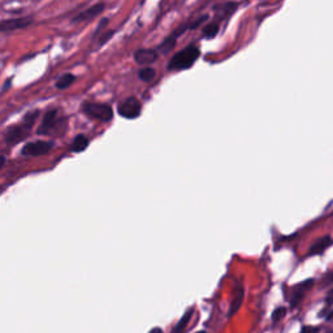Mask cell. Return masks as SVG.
Returning a JSON list of instances; mask_svg holds the SVG:
<instances>
[{"mask_svg":"<svg viewBox=\"0 0 333 333\" xmlns=\"http://www.w3.org/2000/svg\"><path fill=\"white\" fill-rule=\"evenodd\" d=\"M327 319H328V320H332L333 319V311H331V314H330V315H328V317H327Z\"/></svg>","mask_w":333,"mask_h":333,"instance_id":"26","label":"cell"},{"mask_svg":"<svg viewBox=\"0 0 333 333\" xmlns=\"http://www.w3.org/2000/svg\"><path fill=\"white\" fill-rule=\"evenodd\" d=\"M245 298V289L242 283L237 281L236 284V288H234V293H233V298H232L231 302V307H229V317L234 315V314L237 313L242 306V302H244Z\"/></svg>","mask_w":333,"mask_h":333,"instance_id":"10","label":"cell"},{"mask_svg":"<svg viewBox=\"0 0 333 333\" xmlns=\"http://www.w3.org/2000/svg\"><path fill=\"white\" fill-rule=\"evenodd\" d=\"M159 51L156 48H138L133 53L134 61L141 66H151L159 59Z\"/></svg>","mask_w":333,"mask_h":333,"instance_id":"7","label":"cell"},{"mask_svg":"<svg viewBox=\"0 0 333 333\" xmlns=\"http://www.w3.org/2000/svg\"><path fill=\"white\" fill-rule=\"evenodd\" d=\"M74 82H76V76L72 74V73H65V74H63V76L57 79L55 86H56L57 90H65L68 89V87H70Z\"/></svg>","mask_w":333,"mask_h":333,"instance_id":"16","label":"cell"},{"mask_svg":"<svg viewBox=\"0 0 333 333\" xmlns=\"http://www.w3.org/2000/svg\"><path fill=\"white\" fill-rule=\"evenodd\" d=\"M68 129V119L60 108L48 109L40 121L39 126L36 128V134L46 135V137H63Z\"/></svg>","mask_w":333,"mask_h":333,"instance_id":"1","label":"cell"},{"mask_svg":"<svg viewBox=\"0 0 333 333\" xmlns=\"http://www.w3.org/2000/svg\"><path fill=\"white\" fill-rule=\"evenodd\" d=\"M113 33H115V31H113V30H111V31H107V33H104V34H100L99 39H98V44H99V46H103V44H104L107 40L112 38Z\"/></svg>","mask_w":333,"mask_h":333,"instance_id":"20","label":"cell"},{"mask_svg":"<svg viewBox=\"0 0 333 333\" xmlns=\"http://www.w3.org/2000/svg\"><path fill=\"white\" fill-rule=\"evenodd\" d=\"M285 314H287V309H285V307H279V309H276V310L272 313V322L276 323V322L281 320L285 317Z\"/></svg>","mask_w":333,"mask_h":333,"instance_id":"19","label":"cell"},{"mask_svg":"<svg viewBox=\"0 0 333 333\" xmlns=\"http://www.w3.org/2000/svg\"><path fill=\"white\" fill-rule=\"evenodd\" d=\"M318 332H319V331H318L317 327H311V326L304 327L302 331H301V333H318Z\"/></svg>","mask_w":333,"mask_h":333,"instance_id":"21","label":"cell"},{"mask_svg":"<svg viewBox=\"0 0 333 333\" xmlns=\"http://www.w3.org/2000/svg\"><path fill=\"white\" fill-rule=\"evenodd\" d=\"M149 333H163V330L162 328H159V327H156V328H152Z\"/></svg>","mask_w":333,"mask_h":333,"instance_id":"24","label":"cell"},{"mask_svg":"<svg viewBox=\"0 0 333 333\" xmlns=\"http://www.w3.org/2000/svg\"><path fill=\"white\" fill-rule=\"evenodd\" d=\"M192 317H193V309H189V310L185 313L184 317L178 320V323L176 324L175 328L172 330L171 333H184L185 330H186V327H188L189 322L192 319Z\"/></svg>","mask_w":333,"mask_h":333,"instance_id":"15","label":"cell"},{"mask_svg":"<svg viewBox=\"0 0 333 333\" xmlns=\"http://www.w3.org/2000/svg\"><path fill=\"white\" fill-rule=\"evenodd\" d=\"M314 284V280H306L304 281L302 284H300V285H297L296 287V289L293 291V293H292V297H291V306L292 307H297L298 304H300L301 301H302V298L305 297V294H306V292L310 289L311 287H313Z\"/></svg>","mask_w":333,"mask_h":333,"instance_id":"11","label":"cell"},{"mask_svg":"<svg viewBox=\"0 0 333 333\" xmlns=\"http://www.w3.org/2000/svg\"><path fill=\"white\" fill-rule=\"evenodd\" d=\"M55 147V142L53 141H34L27 142L26 145L21 149V155L23 156H42L46 155L51 150Z\"/></svg>","mask_w":333,"mask_h":333,"instance_id":"6","label":"cell"},{"mask_svg":"<svg viewBox=\"0 0 333 333\" xmlns=\"http://www.w3.org/2000/svg\"><path fill=\"white\" fill-rule=\"evenodd\" d=\"M333 240L331 238V236H326V237H322L319 238L315 244L311 246L310 249V255H320L323 254L324 251L327 250V249L330 248L331 245H332Z\"/></svg>","mask_w":333,"mask_h":333,"instance_id":"12","label":"cell"},{"mask_svg":"<svg viewBox=\"0 0 333 333\" xmlns=\"http://www.w3.org/2000/svg\"><path fill=\"white\" fill-rule=\"evenodd\" d=\"M201 56V50L198 46L195 44H190V46L185 47L184 50L178 51L171 57L168 61L167 69L171 72H182V70L190 69L197 60Z\"/></svg>","mask_w":333,"mask_h":333,"instance_id":"3","label":"cell"},{"mask_svg":"<svg viewBox=\"0 0 333 333\" xmlns=\"http://www.w3.org/2000/svg\"><path fill=\"white\" fill-rule=\"evenodd\" d=\"M328 333H333V332H328Z\"/></svg>","mask_w":333,"mask_h":333,"instance_id":"28","label":"cell"},{"mask_svg":"<svg viewBox=\"0 0 333 333\" xmlns=\"http://www.w3.org/2000/svg\"><path fill=\"white\" fill-rule=\"evenodd\" d=\"M237 9V3H227V4H221L219 7H216V12H218V18L219 21L228 18L233 13L234 10Z\"/></svg>","mask_w":333,"mask_h":333,"instance_id":"14","label":"cell"},{"mask_svg":"<svg viewBox=\"0 0 333 333\" xmlns=\"http://www.w3.org/2000/svg\"><path fill=\"white\" fill-rule=\"evenodd\" d=\"M326 302L327 305H333V289H331V291L328 292V294H327Z\"/></svg>","mask_w":333,"mask_h":333,"instance_id":"22","label":"cell"},{"mask_svg":"<svg viewBox=\"0 0 333 333\" xmlns=\"http://www.w3.org/2000/svg\"><path fill=\"white\" fill-rule=\"evenodd\" d=\"M197 333H207V332H205V331H199V332H197Z\"/></svg>","mask_w":333,"mask_h":333,"instance_id":"27","label":"cell"},{"mask_svg":"<svg viewBox=\"0 0 333 333\" xmlns=\"http://www.w3.org/2000/svg\"><path fill=\"white\" fill-rule=\"evenodd\" d=\"M331 283H333V274L331 275V276L328 277V280H327V284H331Z\"/></svg>","mask_w":333,"mask_h":333,"instance_id":"25","label":"cell"},{"mask_svg":"<svg viewBox=\"0 0 333 333\" xmlns=\"http://www.w3.org/2000/svg\"><path fill=\"white\" fill-rule=\"evenodd\" d=\"M106 8V4L104 3H96L91 7L86 8L82 12H79L78 14L72 18V22H85V21H90L92 18H95L96 16L103 13V10Z\"/></svg>","mask_w":333,"mask_h":333,"instance_id":"9","label":"cell"},{"mask_svg":"<svg viewBox=\"0 0 333 333\" xmlns=\"http://www.w3.org/2000/svg\"><path fill=\"white\" fill-rule=\"evenodd\" d=\"M156 70L151 66H143L138 70V78L143 82H151L152 79L155 78Z\"/></svg>","mask_w":333,"mask_h":333,"instance_id":"18","label":"cell"},{"mask_svg":"<svg viewBox=\"0 0 333 333\" xmlns=\"http://www.w3.org/2000/svg\"><path fill=\"white\" fill-rule=\"evenodd\" d=\"M33 23V18L29 17H20V18H8L0 21V33H8L14 30H21L30 26Z\"/></svg>","mask_w":333,"mask_h":333,"instance_id":"8","label":"cell"},{"mask_svg":"<svg viewBox=\"0 0 333 333\" xmlns=\"http://www.w3.org/2000/svg\"><path fill=\"white\" fill-rule=\"evenodd\" d=\"M117 112L122 119L134 120L138 119L142 113V103L135 96H129L117 107Z\"/></svg>","mask_w":333,"mask_h":333,"instance_id":"5","label":"cell"},{"mask_svg":"<svg viewBox=\"0 0 333 333\" xmlns=\"http://www.w3.org/2000/svg\"><path fill=\"white\" fill-rule=\"evenodd\" d=\"M219 30H220V26H219V21H215V22H211V23H208V25H206V26L203 27V31H202V34H203V38H206V39H212V38H215V36L218 35Z\"/></svg>","mask_w":333,"mask_h":333,"instance_id":"17","label":"cell"},{"mask_svg":"<svg viewBox=\"0 0 333 333\" xmlns=\"http://www.w3.org/2000/svg\"><path fill=\"white\" fill-rule=\"evenodd\" d=\"M38 116H39V111H38V109H34V111L27 112L26 115L22 117L21 122L14 124V125L9 126V128L7 129L5 135H4V142H5L8 146H13L17 145L18 142L23 141V139L30 134V130L33 129L34 124H35L36 119H38Z\"/></svg>","mask_w":333,"mask_h":333,"instance_id":"2","label":"cell"},{"mask_svg":"<svg viewBox=\"0 0 333 333\" xmlns=\"http://www.w3.org/2000/svg\"><path fill=\"white\" fill-rule=\"evenodd\" d=\"M5 164H7V158L4 155H0V169H3V167Z\"/></svg>","mask_w":333,"mask_h":333,"instance_id":"23","label":"cell"},{"mask_svg":"<svg viewBox=\"0 0 333 333\" xmlns=\"http://www.w3.org/2000/svg\"><path fill=\"white\" fill-rule=\"evenodd\" d=\"M82 112L87 117L100 122H111L113 119V109L109 104L98 102H85L81 106Z\"/></svg>","mask_w":333,"mask_h":333,"instance_id":"4","label":"cell"},{"mask_svg":"<svg viewBox=\"0 0 333 333\" xmlns=\"http://www.w3.org/2000/svg\"><path fill=\"white\" fill-rule=\"evenodd\" d=\"M89 145H90L89 138H87L85 134H78L74 137V139H73L72 145H70V151L76 152V154L77 152H82L89 147Z\"/></svg>","mask_w":333,"mask_h":333,"instance_id":"13","label":"cell"}]
</instances>
